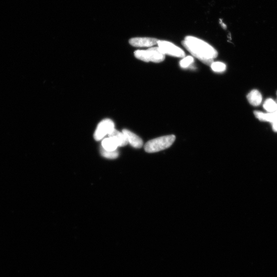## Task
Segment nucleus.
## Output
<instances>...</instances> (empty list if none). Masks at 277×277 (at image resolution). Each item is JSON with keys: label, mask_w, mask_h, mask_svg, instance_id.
Wrapping results in <instances>:
<instances>
[{"label": "nucleus", "mask_w": 277, "mask_h": 277, "mask_svg": "<svg viewBox=\"0 0 277 277\" xmlns=\"http://www.w3.org/2000/svg\"><path fill=\"white\" fill-rule=\"evenodd\" d=\"M212 70L216 72H222L226 70V65L221 62H213L211 65Z\"/></svg>", "instance_id": "obj_14"}, {"label": "nucleus", "mask_w": 277, "mask_h": 277, "mask_svg": "<svg viewBox=\"0 0 277 277\" xmlns=\"http://www.w3.org/2000/svg\"><path fill=\"white\" fill-rule=\"evenodd\" d=\"M263 107L268 112H273L277 111V103L271 98L266 100Z\"/></svg>", "instance_id": "obj_12"}, {"label": "nucleus", "mask_w": 277, "mask_h": 277, "mask_svg": "<svg viewBox=\"0 0 277 277\" xmlns=\"http://www.w3.org/2000/svg\"><path fill=\"white\" fill-rule=\"evenodd\" d=\"M122 133L125 136L128 143H129L133 147L136 149H140L142 147L143 144V141L141 138L137 135L126 129L122 130Z\"/></svg>", "instance_id": "obj_7"}, {"label": "nucleus", "mask_w": 277, "mask_h": 277, "mask_svg": "<svg viewBox=\"0 0 277 277\" xmlns=\"http://www.w3.org/2000/svg\"><path fill=\"white\" fill-rule=\"evenodd\" d=\"M176 137L168 135L151 140L146 143L145 151L149 153H154L166 150L172 145Z\"/></svg>", "instance_id": "obj_2"}, {"label": "nucleus", "mask_w": 277, "mask_h": 277, "mask_svg": "<svg viewBox=\"0 0 277 277\" xmlns=\"http://www.w3.org/2000/svg\"><path fill=\"white\" fill-rule=\"evenodd\" d=\"M182 45L194 56L209 66L218 55L217 51L209 43L194 36L185 37Z\"/></svg>", "instance_id": "obj_1"}, {"label": "nucleus", "mask_w": 277, "mask_h": 277, "mask_svg": "<svg viewBox=\"0 0 277 277\" xmlns=\"http://www.w3.org/2000/svg\"><path fill=\"white\" fill-rule=\"evenodd\" d=\"M109 137L111 138L118 145V147H124L128 143V140L123 133L119 132L117 130L114 129L109 135Z\"/></svg>", "instance_id": "obj_9"}, {"label": "nucleus", "mask_w": 277, "mask_h": 277, "mask_svg": "<svg viewBox=\"0 0 277 277\" xmlns=\"http://www.w3.org/2000/svg\"><path fill=\"white\" fill-rule=\"evenodd\" d=\"M273 129L275 132H277V121L272 123Z\"/></svg>", "instance_id": "obj_16"}, {"label": "nucleus", "mask_w": 277, "mask_h": 277, "mask_svg": "<svg viewBox=\"0 0 277 277\" xmlns=\"http://www.w3.org/2000/svg\"><path fill=\"white\" fill-rule=\"evenodd\" d=\"M114 129V124L112 120L107 119L102 121L98 124L94 134L96 141L103 139L106 135H109Z\"/></svg>", "instance_id": "obj_5"}, {"label": "nucleus", "mask_w": 277, "mask_h": 277, "mask_svg": "<svg viewBox=\"0 0 277 277\" xmlns=\"http://www.w3.org/2000/svg\"><path fill=\"white\" fill-rule=\"evenodd\" d=\"M247 99L249 103L254 107H258L261 105L262 101L261 94L256 90L252 91L247 96Z\"/></svg>", "instance_id": "obj_10"}, {"label": "nucleus", "mask_w": 277, "mask_h": 277, "mask_svg": "<svg viewBox=\"0 0 277 277\" xmlns=\"http://www.w3.org/2000/svg\"><path fill=\"white\" fill-rule=\"evenodd\" d=\"M135 56L138 59L146 62L160 63L166 59V55L158 47L148 50H138L135 52Z\"/></svg>", "instance_id": "obj_3"}, {"label": "nucleus", "mask_w": 277, "mask_h": 277, "mask_svg": "<svg viewBox=\"0 0 277 277\" xmlns=\"http://www.w3.org/2000/svg\"></svg>", "instance_id": "obj_17"}, {"label": "nucleus", "mask_w": 277, "mask_h": 277, "mask_svg": "<svg viewBox=\"0 0 277 277\" xmlns=\"http://www.w3.org/2000/svg\"><path fill=\"white\" fill-rule=\"evenodd\" d=\"M158 40L152 38H134L131 39L129 43L131 46L134 47H152L157 45Z\"/></svg>", "instance_id": "obj_6"}, {"label": "nucleus", "mask_w": 277, "mask_h": 277, "mask_svg": "<svg viewBox=\"0 0 277 277\" xmlns=\"http://www.w3.org/2000/svg\"><path fill=\"white\" fill-rule=\"evenodd\" d=\"M254 113L256 118L261 121L269 122L272 123L277 121V111L267 113L255 111Z\"/></svg>", "instance_id": "obj_8"}, {"label": "nucleus", "mask_w": 277, "mask_h": 277, "mask_svg": "<svg viewBox=\"0 0 277 277\" xmlns=\"http://www.w3.org/2000/svg\"><path fill=\"white\" fill-rule=\"evenodd\" d=\"M158 47L165 54L177 57H184L185 53L184 51L171 42L165 40H158Z\"/></svg>", "instance_id": "obj_4"}, {"label": "nucleus", "mask_w": 277, "mask_h": 277, "mask_svg": "<svg viewBox=\"0 0 277 277\" xmlns=\"http://www.w3.org/2000/svg\"><path fill=\"white\" fill-rule=\"evenodd\" d=\"M102 147L108 151H114L117 149L118 145L111 138H106L102 142Z\"/></svg>", "instance_id": "obj_11"}, {"label": "nucleus", "mask_w": 277, "mask_h": 277, "mask_svg": "<svg viewBox=\"0 0 277 277\" xmlns=\"http://www.w3.org/2000/svg\"><path fill=\"white\" fill-rule=\"evenodd\" d=\"M194 57L192 56H187L183 57V59L180 61V65L183 68H186L194 62Z\"/></svg>", "instance_id": "obj_15"}, {"label": "nucleus", "mask_w": 277, "mask_h": 277, "mask_svg": "<svg viewBox=\"0 0 277 277\" xmlns=\"http://www.w3.org/2000/svg\"><path fill=\"white\" fill-rule=\"evenodd\" d=\"M100 153L101 155L103 157L110 159H116L119 156V153L117 150L108 151L105 150L103 147L100 149Z\"/></svg>", "instance_id": "obj_13"}]
</instances>
